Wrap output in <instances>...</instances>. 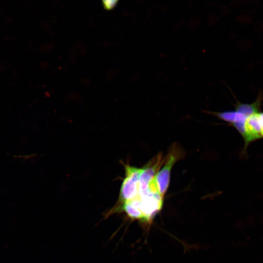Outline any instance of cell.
I'll return each instance as SVG.
<instances>
[{"instance_id":"obj_1","label":"cell","mask_w":263,"mask_h":263,"mask_svg":"<svg viewBox=\"0 0 263 263\" xmlns=\"http://www.w3.org/2000/svg\"><path fill=\"white\" fill-rule=\"evenodd\" d=\"M125 177L122 184L119 200L120 204L138 196V186L139 176L142 170L138 168L126 165Z\"/></svg>"},{"instance_id":"obj_2","label":"cell","mask_w":263,"mask_h":263,"mask_svg":"<svg viewBox=\"0 0 263 263\" xmlns=\"http://www.w3.org/2000/svg\"><path fill=\"white\" fill-rule=\"evenodd\" d=\"M180 150L176 146H173L167 157H165L164 167L158 171L154 178L159 194L163 197L168 188L171 169L181 155Z\"/></svg>"},{"instance_id":"obj_3","label":"cell","mask_w":263,"mask_h":263,"mask_svg":"<svg viewBox=\"0 0 263 263\" xmlns=\"http://www.w3.org/2000/svg\"><path fill=\"white\" fill-rule=\"evenodd\" d=\"M165 161V158L163 157L162 154L159 153L142 168L139 179L138 197L141 198L150 192L149 186Z\"/></svg>"},{"instance_id":"obj_4","label":"cell","mask_w":263,"mask_h":263,"mask_svg":"<svg viewBox=\"0 0 263 263\" xmlns=\"http://www.w3.org/2000/svg\"><path fill=\"white\" fill-rule=\"evenodd\" d=\"M139 198L140 210L143 217L142 223L150 225L153 218L162 208L163 197L158 192L150 191Z\"/></svg>"},{"instance_id":"obj_5","label":"cell","mask_w":263,"mask_h":263,"mask_svg":"<svg viewBox=\"0 0 263 263\" xmlns=\"http://www.w3.org/2000/svg\"><path fill=\"white\" fill-rule=\"evenodd\" d=\"M104 9L107 11L113 10L117 5L119 0H101Z\"/></svg>"},{"instance_id":"obj_6","label":"cell","mask_w":263,"mask_h":263,"mask_svg":"<svg viewBox=\"0 0 263 263\" xmlns=\"http://www.w3.org/2000/svg\"><path fill=\"white\" fill-rule=\"evenodd\" d=\"M258 116L261 138H263V112L259 111Z\"/></svg>"}]
</instances>
